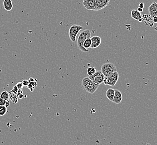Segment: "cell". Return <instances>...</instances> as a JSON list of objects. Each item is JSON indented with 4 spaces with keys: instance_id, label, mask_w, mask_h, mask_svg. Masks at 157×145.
Instances as JSON below:
<instances>
[{
    "instance_id": "cell-1",
    "label": "cell",
    "mask_w": 157,
    "mask_h": 145,
    "mask_svg": "<svg viewBox=\"0 0 157 145\" xmlns=\"http://www.w3.org/2000/svg\"><path fill=\"white\" fill-rule=\"evenodd\" d=\"M91 32L89 30V29H86L85 30L82 31V32H81V33L78 36V41H77V45L79 49L82 52H88L89 51L87 49H85L83 47V44L84 43V41L88 38H91Z\"/></svg>"
},
{
    "instance_id": "cell-2",
    "label": "cell",
    "mask_w": 157,
    "mask_h": 145,
    "mask_svg": "<svg viewBox=\"0 0 157 145\" xmlns=\"http://www.w3.org/2000/svg\"><path fill=\"white\" fill-rule=\"evenodd\" d=\"M82 86L86 91L90 94H93L99 87V85L95 84L89 77L82 79Z\"/></svg>"
},
{
    "instance_id": "cell-3",
    "label": "cell",
    "mask_w": 157,
    "mask_h": 145,
    "mask_svg": "<svg viewBox=\"0 0 157 145\" xmlns=\"http://www.w3.org/2000/svg\"><path fill=\"white\" fill-rule=\"evenodd\" d=\"M119 77V73L116 71L105 77L103 83L105 85H108L110 86L114 87L116 85L117 81H118Z\"/></svg>"
},
{
    "instance_id": "cell-4",
    "label": "cell",
    "mask_w": 157,
    "mask_h": 145,
    "mask_svg": "<svg viewBox=\"0 0 157 145\" xmlns=\"http://www.w3.org/2000/svg\"><path fill=\"white\" fill-rule=\"evenodd\" d=\"M101 71L104 75L105 77L109 75L116 71V67L115 65L111 63H107L103 64L101 67Z\"/></svg>"
},
{
    "instance_id": "cell-5",
    "label": "cell",
    "mask_w": 157,
    "mask_h": 145,
    "mask_svg": "<svg viewBox=\"0 0 157 145\" xmlns=\"http://www.w3.org/2000/svg\"><path fill=\"white\" fill-rule=\"evenodd\" d=\"M83 29L84 27L80 25H72L68 31V35H69L70 39L72 42H75L77 35L80 32V31L82 30Z\"/></svg>"
},
{
    "instance_id": "cell-6",
    "label": "cell",
    "mask_w": 157,
    "mask_h": 145,
    "mask_svg": "<svg viewBox=\"0 0 157 145\" xmlns=\"http://www.w3.org/2000/svg\"><path fill=\"white\" fill-rule=\"evenodd\" d=\"M89 78L95 84L98 85H101L104 82L105 79V76L101 71H96L94 74L89 76Z\"/></svg>"
},
{
    "instance_id": "cell-7",
    "label": "cell",
    "mask_w": 157,
    "mask_h": 145,
    "mask_svg": "<svg viewBox=\"0 0 157 145\" xmlns=\"http://www.w3.org/2000/svg\"><path fill=\"white\" fill-rule=\"evenodd\" d=\"M110 0H95V10L99 11L106 7L110 3Z\"/></svg>"
},
{
    "instance_id": "cell-8",
    "label": "cell",
    "mask_w": 157,
    "mask_h": 145,
    "mask_svg": "<svg viewBox=\"0 0 157 145\" xmlns=\"http://www.w3.org/2000/svg\"><path fill=\"white\" fill-rule=\"evenodd\" d=\"M82 5L85 9L88 10L94 11L95 0H82Z\"/></svg>"
},
{
    "instance_id": "cell-9",
    "label": "cell",
    "mask_w": 157,
    "mask_h": 145,
    "mask_svg": "<svg viewBox=\"0 0 157 145\" xmlns=\"http://www.w3.org/2000/svg\"><path fill=\"white\" fill-rule=\"evenodd\" d=\"M149 14L152 18L157 16V3L153 2L148 7Z\"/></svg>"
},
{
    "instance_id": "cell-10",
    "label": "cell",
    "mask_w": 157,
    "mask_h": 145,
    "mask_svg": "<svg viewBox=\"0 0 157 145\" xmlns=\"http://www.w3.org/2000/svg\"><path fill=\"white\" fill-rule=\"evenodd\" d=\"M91 40H92L91 48L92 49H95L99 47V45L102 43V39L98 36H94L91 37Z\"/></svg>"
},
{
    "instance_id": "cell-11",
    "label": "cell",
    "mask_w": 157,
    "mask_h": 145,
    "mask_svg": "<svg viewBox=\"0 0 157 145\" xmlns=\"http://www.w3.org/2000/svg\"><path fill=\"white\" fill-rule=\"evenodd\" d=\"M123 99V96L121 91L118 89H115V95L113 99V102L115 104H119L121 103Z\"/></svg>"
},
{
    "instance_id": "cell-12",
    "label": "cell",
    "mask_w": 157,
    "mask_h": 145,
    "mask_svg": "<svg viewBox=\"0 0 157 145\" xmlns=\"http://www.w3.org/2000/svg\"><path fill=\"white\" fill-rule=\"evenodd\" d=\"M131 16L135 20L138 21L139 22H142V15L139 11L136 10H132L131 11Z\"/></svg>"
},
{
    "instance_id": "cell-13",
    "label": "cell",
    "mask_w": 157,
    "mask_h": 145,
    "mask_svg": "<svg viewBox=\"0 0 157 145\" xmlns=\"http://www.w3.org/2000/svg\"><path fill=\"white\" fill-rule=\"evenodd\" d=\"M115 95V89L109 88L106 91V97L110 101L113 102Z\"/></svg>"
},
{
    "instance_id": "cell-14",
    "label": "cell",
    "mask_w": 157,
    "mask_h": 145,
    "mask_svg": "<svg viewBox=\"0 0 157 145\" xmlns=\"http://www.w3.org/2000/svg\"><path fill=\"white\" fill-rule=\"evenodd\" d=\"M4 7L5 10L7 11H10L13 8V4L12 0H4Z\"/></svg>"
},
{
    "instance_id": "cell-15",
    "label": "cell",
    "mask_w": 157,
    "mask_h": 145,
    "mask_svg": "<svg viewBox=\"0 0 157 145\" xmlns=\"http://www.w3.org/2000/svg\"><path fill=\"white\" fill-rule=\"evenodd\" d=\"M28 81H29V84L28 85V88L29 89H30L31 91H33L34 89L37 86V85H37L36 82H35L34 79V78H30Z\"/></svg>"
},
{
    "instance_id": "cell-16",
    "label": "cell",
    "mask_w": 157,
    "mask_h": 145,
    "mask_svg": "<svg viewBox=\"0 0 157 145\" xmlns=\"http://www.w3.org/2000/svg\"><path fill=\"white\" fill-rule=\"evenodd\" d=\"M91 45H92L91 38H88V39H87L84 41V44H83V47L88 50V49L91 47Z\"/></svg>"
},
{
    "instance_id": "cell-17",
    "label": "cell",
    "mask_w": 157,
    "mask_h": 145,
    "mask_svg": "<svg viewBox=\"0 0 157 145\" xmlns=\"http://www.w3.org/2000/svg\"><path fill=\"white\" fill-rule=\"evenodd\" d=\"M0 98L4 99L5 101H7L10 98V95L7 91H2L0 95Z\"/></svg>"
},
{
    "instance_id": "cell-18",
    "label": "cell",
    "mask_w": 157,
    "mask_h": 145,
    "mask_svg": "<svg viewBox=\"0 0 157 145\" xmlns=\"http://www.w3.org/2000/svg\"><path fill=\"white\" fill-rule=\"evenodd\" d=\"M87 74L89 75V76H91L93 74H94L96 72L95 67H90L87 69Z\"/></svg>"
},
{
    "instance_id": "cell-19",
    "label": "cell",
    "mask_w": 157,
    "mask_h": 145,
    "mask_svg": "<svg viewBox=\"0 0 157 145\" xmlns=\"http://www.w3.org/2000/svg\"><path fill=\"white\" fill-rule=\"evenodd\" d=\"M7 113V107L5 105H0V116H3Z\"/></svg>"
},
{
    "instance_id": "cell-20",
    "label": "cell",
    "mask_w": 157,
    "mask_h": 145,
    "mask_svg": "<svg viewBox=\"0 0 157 145\" xmlns=\"http://www.w3.org/2000/svg\"><path fill=\"white\" fill-rule=\"evenodd\" d=\"M6 105V101L4 100V99L0 98V105Z\"/></svg>"
},
{
    "instance_id": "cell-21",
    "label": "cell",
    "mask_w": 157,
    "mask_h": 145,
    "mask_svg": "<svg viewBox=\"0 0 157 145\" xmlns=\"http://www.w3.org/2000/svg\"><path fill=\"white\" fill-rule=\"evenodd\" d=\"M22 83L23 86L28 87V85L29 84V81H28V80H24V81H22Z\"/></svg>"
},
{
    "instance_id": "cell-22",
    "label": "cell",
    "mask_w": 157,
    "mask_h": 145,
    "mask_svg": "<svg viewBox=\"0 0 157 145\" xmlns=\"http://www.w3.org/2000/svg\"><path fill=\"white\" fill-rule=\"evenodd\" d=\"M144 7V4L143 2H141V3H140L139 5V7L140 8V9H143Z\"/></svg>"
},
{
    "instance_id": "cell-23",
    "label": "cell",
    "mask_w": 157,
    "mask_h": 145,
    "mask_svg": "<svg viewBox=\"0 0 157 145\" xmlns=\"http://www.w3.org/2000/svg\"><path fill=\"white\" fill-rule=\"evenodd\" d=\"M153 19V21L154 23H157V16H154V17L152 18Z\"/></svg>"
},
{
    "instance_id": "cell-24",
    "label": "cell",
    "mask_w": 157,
    "mask_h": 145,
    "mask_svg": "<svg viewBox=\"0 0 157 145\" xmlns=\"http://www.w3.org/2000/svg\"><path fill=\"white\" fill-rule=\"evenodd\" d=\"M137 11H139V12H142L143 11V9H140V8H139V7H138V10H137Z\"/></svg>"
}]
</instances>
